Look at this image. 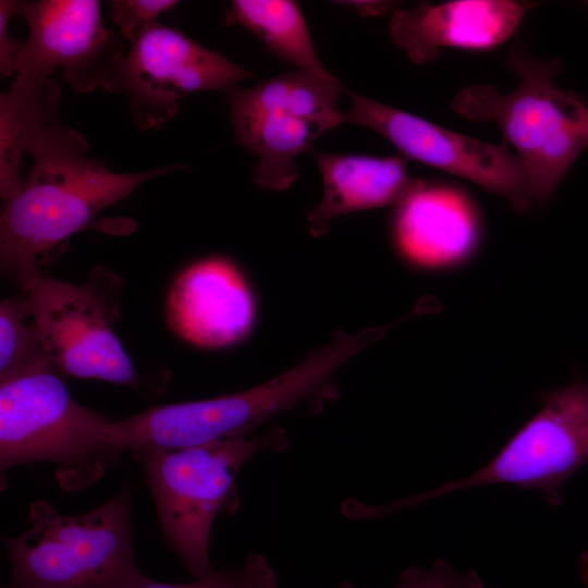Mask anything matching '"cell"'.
I'll return each instance as SVG.
<instances>
[{"label": "cell", "mask_w": 588, "mask_h": 588, "mask_svg": "<svg viewBox=\"0 0 588 588\" xmlns=\"http://www.w3.org/2000/svg\"><path fill=\"white\" fill-rule=\"evenodd\" d=\"M88 143L59 114L32 137L34 159L0 217V267L22 290L40 274L39 266L86 228L103 209L130 196L138 185L181 169L169 164L119 173L87 156Z\"/></svg>", "instance_id": "1"}, {"label": "cell", "mask_w": 588, "mask_h": 588, "mask_svg": "<svg viewBox=\"0 0 588 588\" xmlns=\"http://www.w3.org/2000/svg\"><path fill=\"white\" fill-rule=\"evenodd\" d=\"M380 339L376 328L344 331L293 368L255 388L213 399L158 405L113 421L118 453L176 449L256 433L272 417L334 397L332 378L347 360Z\"/></svg>", "instance_id": "2"}, {"label": "cell", "mask_w": 588, "mask_h": 588, "mask_svg": "<svg viewBox=\"0 0 588 588\" xmlns=\"http://www.w3.org/2000/svg\"><path fill=\"white\" fill-rule=\"evenodd\" d=\"M507 65L519 84L507 94L471 85L455 94L451 108L471 121L493 122L529 179L534 199L546 203L588 146V103L554 83L560 60H540L517 42Z\"/></svg>", "instance_id": "3"}, {"label": "cell", "mask_w": 588, "mask_h": 588, "mask_svg": "<svg viewBox=\"0 0 588 588\" xmlns=\"http://www.w3.org/2000/svg\"><path fill=\"white\" fill-rule=\"evenodd\" d=\"M132 487L97 509L62 515L48 502L30 504V528L3 538L12 563L4 588H138L131 528Z\"/></svg>", "instance_id": "4"}, {"label": "cell", "mask_w": 588, "mask_h": 588, "mask_svg": "<svg viewBox=\"0 0 588 588\" xmlns=\"http://www.w3.org/2000/svg\"><path fill=\"white\" fill-rule=\"evenodd\" d=\"M53 366L0 382V468L49 462L60 485L83 488L119 457L113 421L81 405Z\"/></svg>", "instance_id": "5"}, {"label": "cell", "mask_w": 588, "mask_h": 588, "mask_svg": "<svg viewBox=\"0 0 588 588\" xmlns=\"http://www.w3.org/2000/svg\"><path fill=\"white\" fill-rule=\"evenodd\" d=\"M281 427L206 444L135 453L156 503L162 532L195 579L212 575L210 532L241 467L264 451L283 450Z\"/></svg>", "instance_id": "6"}, {"label": "cell", "mask_w": 588, "mask_h": 588, "mask_svg": "<svg viewBox=\"0 0 588 588\" xmlns=\"http://www.w3.org/2000/svg\"><path fill=\"white\" fill-rule=\"evenodd\" d=\"M122 287L121 279L105 267L96 268L85 283L38 274L24 286L46 354L61 377L142 389L143 377L113 332Z\"/></svg>", "instance_id": "7"}, {"label": "cell", "mask_w": 588, "mask_h": 588, "mask_svg": "<svg viewBox=\"0 0 588 588\" xmlns=\"http://www.w3.org/2000/svg\"><path fill=\"white\" fill-rule=\"evenodd\" d=\"M341 88L333 75L296 70L228 91L235 140L258 157L254 169L258 185L275 191L292 185L297 177L295 158L344 122Z\"/></svg>", "instance_id": "8"}, {"label": "cell", "mask_w": 588, "mask_h": 588, "mask_svg": "<svg viewBox=\"0 0 588 588\" xmlns=\"http://www.w3.org/2000/svg\"><path fill=\"white\" fill-rule=\"evenodd\" d=\"M542 406L485 466L467 477L416 495L421 504L475 487L511 485L539 490L561 503L567 480L588 464V383L579 372L542 395Z\"/></svg>", "instance_id": "9"}, {"label": "cell", "mask_w": 588, "mask_h": 588, "mask_svg": "<svg viewBox=\"0 0 588 588\" xmlns=\"http://www.w3.org/2000/svg\"><path fill=\"white\" fill-rule=\"evenodd\" d=\"M252 76L179 28L156 20L136 33L105 90L125 95L135 126L146 131L171 120L186 95L229 91Z\"/></svg>", "instance_id": "10"}, {"label": "cell", "mask_w": 588, "mask_h": 588, "mask_svg": "<svg viewBox=\"0 0 588 588\" xmlns=\"http://www.w3.org/2000/svg\"><path fill=\"white\" fill-rule=\"evenodd\" d=\"M344 122L370 128L402 154L466 179L526 211L534 199L525 169L506 145H494L424 120L400 109L348 93Z\"/></svg>", "instance_id": "11"}, {"label": "cell", "mask_w": 588, "mask_h": 588, "mask_svg": "<svg viewBox=\"0 0 588 588\" xmlns=\"http://www.w3.org/2000/svg\"><path fill=\"white\" fill-rule=\"evenodd\" d=\"M20 16L28 38L14 59V74L52 77L60 69L77 93L106 89L124 48L119 34L106 28L99 1H21Z\"/></svg>", "instance_id": "12"}, {"label": "cell", "mask_w": 588, "mask_h": 588, "mask_svg": "<svg viewBox=\"0 0 588 588\" xmlns=\"http://www.w3.org/2000/svg\"><path fill=\"white\" fill-rule=\"evenodd\" d=\"M254 301L246 281L229 260L201 259L173 282L167 298L171 329L186 342L205 348L234 344L254 321Z\"/></svg>", "instance_id": "13"}, {"label": "cell", "mask_w": 588, "mask_h": 588, "mask_svg": "<svg viewBox=\"0 0 588 588\" xmlns=\"http://www.w3.org/2000/svg\"><path fill=\"white\" fill-rule=\"evenodd\" d=\"M534 5L515 0L422 2L393 12L389 32L411 61L434 59L441 48L492 49L507 40Z\"/></svg>", "instance_id": "14"}, {"label": "cell", "mask_w": 588, "mask_h": 588, "mask_svg": "<svg viewBox=\"0 0 588 588\" xmlns=\"http://www.w3.org/2000/svg\"><path fill=\"white\" fill-rule=\"evenodd\" d=\"M479 236L477 208L458 188L420 180L396 205L394 242L416 267H457L475 253Z\"/></svg>", "instance_id": "15"}, {"label": "cell", "mask_w": 588, "mask_h": 588, "mask_svg": "<svg viewBox=\"0 0 588 588\" xmlns=\"http://www.w3.org/2000/svg\"><path fill=\"white\" fill-rule=\"evenodd\" d=\"M323 181L321 201L307 213L309 232L322 235L335 218L397 205L418 183L402 157L314 154Z\"/></svg>", "instance_id": "16"}, {"label": "cell", "mask_w": 588, "mask_h": 588, "mask_svg": "<svg viewBox=\"0 0 588 588\" xmlns=\"http://www.w3.org/2000/svg\"><path fill=\"white\" fill-rule=\"evenodd\" d=\"M61 90L52 77L15 75L0 94V196L8 200L22 184V160L39 127L59 114Z\"/></svg>", "instance_id": "17"}, {"label": "cell", "mask_w": 588, "mask_h": 588, "mask_svg": "<svg viewBox=\"0 0 588 588\" xmlns=\"http://www.w3.org/2000/svg\"><path fill=\"white\" fill-rule=\"evenodd\" d=\"M228 22L254 32L272 52L295 65L297 71L332 75L319 60L295 1L234 0Z\"/></svg>", "instance_id": "18"}, {"label": "cell", "mask_w": 588, "mask_h": 588, "mask_svg": "<svg viewBox=\"0 0 588 588\" xmlns=\"http://www.w3.org/2000/svg\"><path fill=\"white\" fill-rule=\"evenodd\" d=\"M52 366L27 295L0 303V382Z\"/></svg>", "instance_id": "19"}, {"label": "cell", "mask_w": 588, "mask_h": 588, "mask_svg": "<svg viewBox=\"0 0 588 588\" xmlns=\"http://www.w3.org/2000/svg\"><path fill=\"white\" fill-rule=\"evenodd\" d=\"M138 588H277V577L265 558L250 555L240 568L216 571L192 583L169 584L147 578Z\"/></svg>", "instance_id": "20"}, {"label": "cell", "mask_w": 588, "mask_h": 588, "mask_svg": "<svg viewBox=\"0 0 588 588\" xmlns=\"http://www.w3.org/2000/svg\"><path fill=\"white\" fill-rule=\"evenodd\" d=\"M339 588H356L343 581ZM393 588H483V581L473 571L458 572L445 560L439 559L428 569L411 567L399 577Z\"/></svg>", "instance_id": "21"}, {"label": "cell", "mask_w": 588, "mask_h": 588, "mask_svg": "<svg viewBox=\"0 0 588 588\" xmlns=\"http://www.w3.org/2000/svg\"><path fill=\"white\" fill-rule=\"evenodd\" d=\"M177 3L175 0H112L111 20L118 27L117 33L131 42L143 26Z\"/></svg>", "instance_id": "22"}, {"label": "cell", "mask_w": 588, "mask_h": 588, "mask_svg": "<svg viewBox=\"0 0 588 588\" xmlns=\"http://www.w3.org/2000/svg\"><path fill=\"white\" fill-rule=\"evenodd\" d=\"M21 1H0V73L4 77L14 74L13 62L20 52L23 42L9 35L10 21L20 15Z\"/></svg>", "instance_id": "23"}, {"label": "cell", "mask_w": 588, "mask_h": 588, "mask_svg": "<svg viewBox=\"0 0 588 588\" xmlns=\"http://www.w3.org/2000/svg\"><path fill=\"white\" fill-rule=\"evenodd\" d=\"M344 3L352 5L364 15L382 14L395 5L394 2L390 1H346Z\"/></svg>", "instance_id": "24"}, {"label": "cell", "mask_w": 588, "mask_h": 588, "mask_svg": "<svg viewBox=\"0 0 588 588\" xmlns=\"http://www.w3.org/2000/svg\"><path fill=\"white\" fill-rule=\"evenodd\" d=\"M586 3L588 4V1Z\"/></svg>", "instance_id": "25"}]
</instances>
